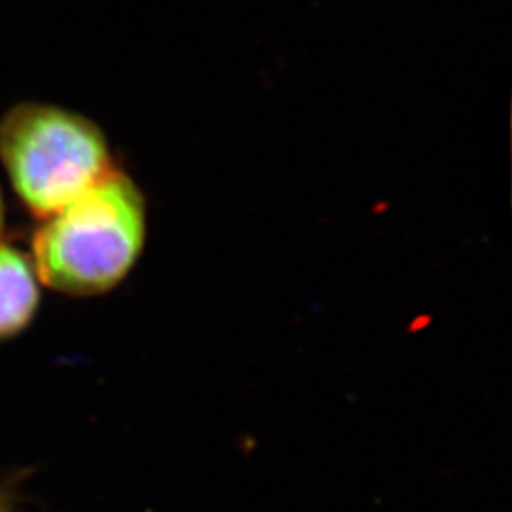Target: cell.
I'll return each instance as SVG.
<instances>
[{
  "instance_id": "5",
  "label": "cell",
  "mask_w": 512,
  "mask_h": 512,
  "mask_svg": "<svg viewBox=\"0 0 512 512\" xmlns=\"http://www.w3.org/2000/svg\"><path fill=\"white\" fill-rule=\"evenodd\" d=\"M0 512H4V511H2V509H0Z\"/></svg>"
},
{
  "instance_id": "4",
  "label": "cell",
  "mask_w": 512,
  "mask_h": 512,
  "mask_svg": "<svg viewBox=\"0 0 512 512\" xmlns=\"http://www.w3.org/2000/svg\"><path fill=\"white\" fill-rule=\"evenodd\" d=\"M4 226V202H2V194H0V232Z\"/></svg>"
},
{
  "instance_id": "2",
  "label": "cell",
  "mask_w": 512,
  "mask_h": 512,
  "mask_svg": "<svg viewBox=\"0 0 512 512\" xmlns=\"http://www.w3.org/2000/svg\"><path fill=\"white\" fill-rule=\"evenodd\" d=\"M0 162L25 207L48 219L110 171L107 141L71 110L21 103L0 120Z\"/></svg>"
},
{
  "instance_id": "1",
  "label": "cell",
  "mask_w": 512,
  "mask_h": 512,
  "mask_svg": "<svg viewBox=\"0 0 512 512\" xmlns=\"http://www.w3.org/2000/svg\"><path fill=\"white\" fill-rule=\"evenodd\" d=\"M44 220L33 239V266L40 281L61 293H107L145 245V200L116 171Z\"/></svg>"
},
{
  "instance_id": "3",
  "label": "cell",
  "mask_w": 512,
  "mask_h": 512,
  "mask_svg": "<svg viewBox=\"0 0 512 512\" xmlns=\"http://www.w3.org/2000/svg\"><path fill=\"white\" fill-rule=\"evenodd\" d=\"M38 300L33 260L0 243V338L25 329L37 311Z\"/></svg>"
}]
</instances>
